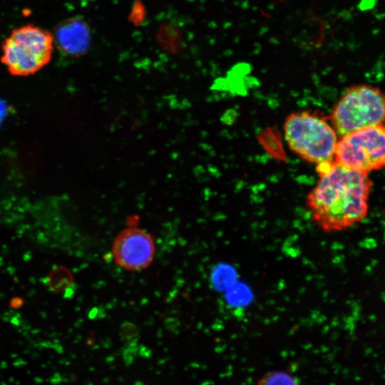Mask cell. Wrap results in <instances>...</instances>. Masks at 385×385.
I'll return each mask as SVG.
<instances>
[{
    "mask_svg": "<svg viewBox=\"0 0 385 385\" xmlns=\"http://www.w3.org/2000/svg\"><path fill=\"white\" fill-rule=\"evenodd\" d=\"M55 43L53 34L27 24L14 29L1 44V63L14 76H29L51 61Z\"/></svg>",
    "mask_w": 385,
    "mask_h": 385,
    "instance_id": "7a4b0ae2",
    "label": "cell"
},
{
    "mask_svg": "<svg viewBox=\"0 0 385 385\" xmlns=\"http://www.w3.org/2000/svg\"><path fill=\"white\" fill-rule=\"evenodd\" d=\"M112 252L120 267L130 271L141 270L153 260L155 244L152 236L145 230L128 227L114 239Z\"/></svg>",
    "mask_w": 385,
    "mask_h": 385,
    "instance_id": "8992f818",
    "label": "cell"
},
{
    "mask_svg": "<svg viewBox=\"0 0 385 385\" xmlns=\"http://www.w3.org/2000/svg\"><path fill=\"white\" fill-rule=\"evenodd\" d=\"M334 160L352 170L369 173L385 167V123L361 128L337 142Z\"/></svg>",
    "mask_w": 385,
    "mask_h": 385,
    "instance_id": "5b68a950",
    "label": "cell"
},
{
    "mask_svg": "<svg viewBox=\"0 0 385 385\" xmlns=\"http://www.w3.org/2000/svg\"><path fill=\"white\" fill-rule=\"evenodd\" d=\"M284 130L289 148L305 160L317 165L334 160L337 132L319 112L290 113Z\"/></svg>",
    "mask_w": 385,
    "mask_h": 385,
    "instance_id": "3957f363",
    "label": "cell"
},
{
    "mask_svg": "<svg viewBox=\"0 0 385 385\" xmlns=\"http://www.w3.org/2000/svg\"><path fill=\"white\" fill-rule=\"evenodd\" d=\"M55 46L63 54L78 57L88 51L91 31L86 22L77 17L61 22L53 33Z\"/></svg>",
    "mask_w": 385,
    "mask_h": 385,
    "instance_id": "52a82bcc",
    "label": "cell"
},
{
    "mask_svg": "<svg viewBox=\"0 0 385 385\" xmlns=\"http://www.w3.org/2000/svg\"><path fill=\"white\" fill-rule=\"evenodd\" d=\"M319 179L307 195L314 223L324 232L342 231L367 215L372 183L368 173L352 170L334 160L317 165Z\"/></svg>",
    "mask_w": 385,
    "mask_h": 385,
    "instance_id": "6da1fadb",
    "label": "cell"
},
{
    "mask_svg": "<svg viewBox=\"0 0 385 385\" xmlns=\"http://www.w3.org/2000/svg\"><path fill=\"white\" fill-rule=\"evenodd\" d=\"M297 379L289 372L285 371H272L262 376L257 384H297Z\"/></svg>",
    "mask_w": 385,
    "mask_h": 385,
    "instance_id": "ba28073f",
    "label": "cell"
},
{
    "mask_svg": "<svg viewBox=\"0 0 385 385\" xmlns=\"http://www.w3.org/2000/svg\"><path fill=\"white\" fill-rule=\"evenodd\" d=\"M4 110H5L4 105L0 101V119H1V115L4 113Z\"/></svg>",
    "mask_w": 385,
    "mask_h": 385,
    "instance_id": "9c48e42d",
    "label": "cell"
},
{
    "mask_svg": "<svg viewBox=\"0 0 385 385\" xmlns=\"http://www.w3.org/2000/svg\"><path fill=\"white\" fill-rule=\"evenodd\" d=\"M331 120L336 132L342 136L385 123V93L368 84L349 88L334 106Z\"/></svg>",
    "mask_w": 385,
    "mask_h": 385,
    "instance_id": "277c9868",
    "label": "cell"
}]
</instances>
